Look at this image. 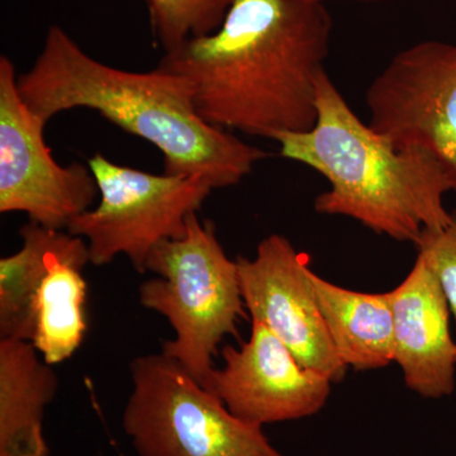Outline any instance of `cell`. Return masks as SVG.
<instances>
[{"mask_svg": "<svg viewBox=\"0 0 456 456\" xmlns=\"http://www.w3.org/2000/svg\"><path fill=\"white\" fill-rule=\"evenodd\" d=\"M224 367L208 389L233 416L263 428L316 415L331 395V380L303 367L268 327L253 321L241 347L224 346Z\"/></svg>", "mask_w": 456, "mask_h": 456, "instance_id": "obj_10", "label": "cell"}, {"mask_svg": "<svg viewBox=\"0 0 456 456\" xmlns=\"http://www.w3.org/2000/svg\"><path fill=\"white\" fill-rule=\"evenodd\" d=\"M156 278L139 288L141 305L167 318L174 338L161 353L208 389L218 345L246 317L236 260L224 253L211 221L189 216L184 235L165 240L147 257Z\"/></svg>", "mask_w": 456, "mask_h": 456, "instance_id": "obj_4", "label": "cell"}, {"mask_svg": "<svg viewBox=\"0 0 456 456\" xmlns=\"http://www.w3.org/2000/svg\"><path fill=\"white\" fill-rule=\"evenodd\" d=\"M88 167L101 200L66 231L86 240L90 264L97 266L125 255L143 274L152 248L184 235L189 216L198 212L213 191L200 176L155 175L114 164L98 152Z\"/></svg>", "mask_w": 456, "mask_h": 456, "instance_id": "obj_6", "label": "cell"}, {"mask_svg": "<svg viewBox=\"0 0 456 456\" xmlns=\"http://www.w3.org/2000/svg\"><path fill=\"white\" fill-rule=\"evenodd\" d=\"M365 102L369 126L395 145L434 156L456 193V44L428 40L399 51Z\"/></svg>", "mask_w": 456, "mask_h": 456, "instance_id": "obj_7", "label": "cell"}, {"mask_svg": "<svg viewBox=\"0 0 456 456\" xmlns=\"http://www.w3.org/2000/svg\"><path fill=\"white\" fill-rule=\"evenodd\" d=\"M88 264V248L55 255L36 293L31 342L47 364L70 359L82 346L88 330V284L83 277Z\"/></svg>", "mask_w": 456, "mask_h": 456, "instance_id": "obj_14", "label": "cell"}, {"mask_svg": "<svg viewBox=\"0 0 456 456\" xmlns=\"http://www.w3.org/2000/svg\"><path fill=\"white\" fill-rule=\"evenodd\" d=\"M312 284L341 362L355 370L391 364L395 318L389 292H355L330 283L314 272Z\"/></svg>", "mask_w": 456, "mask_h": 456, "instance_id": "obj_13", "label": "cell"}, {"mask_svg": "<svg viewBox=\"0 0 456 456\" xmlns=\"http://www.w3.org/2000/svg\"><path fill=\"white\" fill-rule=\"evenodd\" d=\"M331 35L321 3L233 0L215 32L165 53L158 68L187 80L209 125L272 140L316 123Z\"/></svg>", "mask_w": 456, "mask_h": 456, "instance_id": "obj_1", "label": "cell"}, {"mask_svg": "<svg viewBox=\"0 0 456 456\" xmlns=\"http://www.w3.org/2000/svg\"><path fill=\"white\" fill-rule=\"evenodd\" d=\"M22 246L0 260V338L31 341L33 302L57 254L88 248L83 237L29 221L20 230Z\"/></svg>", "mask_w": 456, "mask_h": 456, "instance_id": "obj_15", "label": "cell"}, {"mask_svg": "<svg viewBox=\"0 0 456 456\" xmlns=\"http://www.w3.org/2000/svg\"><path fill=\"white\" fill-rule=\"evenodd\" d=\"M419 256L439 278L456 320V212L445 227L425 230L416 244Z\"/></svg>", "mask_w": 456, "mask_h": 456, "instance_id": "obj_17", "label": "cell"}, {"mask_svg": "<svg viewBox=\"0 0 456 456\" xmlns=\"http://www.w3.org/2000/svg\"><path fill=\"white\" fill-rule=\"evenodd\" d=\"M317 121L311 130L272 137L281 158L325 176L330 188L314 200L321 215L344 216L399 242L416 246L425 230L445 227L452 191L436 159L395 145L362 122L325 69L316 79Z\"/></svg>", "mask_w": 456, "mask_h": 456, "instance_id": "obj_3", "label": "cell"}, {"mask_svg": "<svg viewBox=\"0 0 456 456\" xmlns=\"http://www.w3.org/2000/svg\"><path fill=\"white\" fill-rule=\"evenodd\" d=\"M150 22L165 53L211 35L224 22L233 0H145Z\"/></svg>", "mask_w": 456, "mask_h": 456, "instance_id": "obj_16", "label": "cell"}, {"mask_svg": "<svg viewBox=\"0 0 456 456\" xmlns=\"http://www.w3.org/2000/svg\"><path fill=\"white\" fill-rule=\"evenodd\" d=\"M122 425L139 456H284L263 428L237 419L215 393L160 354L130 364Z\"/></svg>", "mask_w": 456, "mask_h": 456, "instance_id": "obj_5", "label": "cell"}, {"mask_svg": "<svg viewBox=\"0 0 456 456\" xmlns=\"http://www.w3.org/2000/svg\"><path fill=\"white\" fill-rule=\"evenodd\" d=\"M305 2L321 3V4H325L329 0H305ZM356 2H383V0H356Z\"/></svg>", "mask_w": 456, "mask_h": 456, "instance_id": "obj_18", "label": "cell"}, {"mask_svg": "<svg viewBox=\"0 0 456 456\" xmlns=\"http://www.w3.org/2000/svg\"><path fill=\"white\" fill-rule=\"evenodd\" d=\"M59 377L31 341L0 338V456H50L45 410Z\"/></svg>", "mask_w": 456, "mask_h": 456, "instance_id": "obj_12", "label": "cell"}, {"mask_svg": "<svg viewBox=\"0 0 456 456\" xmlns=\"http://www.w3.org/2000/svg\"><path fill=\"white\" fill-rule=\"evenodd\" d=\"M18 75L0 57V212L26 213L29 221L68 230L94 203L99 189L89 167H62L45 141L46 123L20 97Z\"/></svg>", "mask_w": 456, "mask_h": 456, "instance_id": "obj_8", "label": "cell"}, {"mask_svg": "<svg viewBox=\"0 0 456 456\" xmlns=\"http://www.w3.org/2000/svg\"><path fill=\"white\" fill-rule=\"evenodd\" d=\"M240 288L251 320L268 327L297 360L332 383L347 367L336 354L318 305L308 256L287 237L273 233L253 259L239 256Z\"/></svg>", "mask_w": 456, "mask_h": 456, "instance_id": "obj_9", "label": "cell"}, {"mask_svg": "<svg viewBox=\"0 0 456 456\" xmlns=\"http://www.w3.org/2000/svg\"><path fill=\"white\" fill-rule=\"evenodd\" d=\"M18 90L44 123L86 108L123 131L152 143L164 156V174L200 176L213 189L239 184L268 158L231 131L198 114L184 77L156 68L122 70L88 55L61 27H50L40 55L18 75Z\"/></svg>", "mask_w": 456, "mask_h": 456, "instance_id": "obj_2", "label": "cell"}, {"mask_svg": "<svg viewBox=\"0 0 456 456\" xmlns=\"http://www.w3.org/2000/svg\"><path fill=\"white\" fill-rule=\"evenodd\" d=\"M391 296L395 318L393 362L411 391L441 398L455 389L456 344L450 334V307L439 278L422 257Z\"/></svg>", "mask_w": 456, "mask_h": 456, "instance_id": "obj_11", "label": "cell"}]
</instances>
